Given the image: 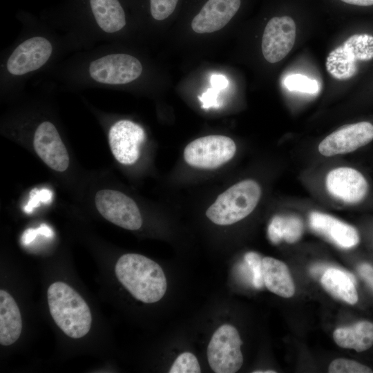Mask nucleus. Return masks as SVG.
Returning a JSON list of instances; mask_svg holds the SVG:
<instances>
[{
    "label": "nucleus",
    "instance_id": "nucleus-24",
    "mask_svg": "<svg viewBox=\"0 0 373 373\" xmlns=\"http://www.w3.org/2000/svg\"><path fill=\"white\" fill-rule=\"evenodd\" d=\"M201 368L196 356L191 352H183L175 360L169 373H200Z\"/></svg>",
    "mask_w": 373,
    "mask_h": 373
},
{
    "label": "nucleus",
    "instance_id": "nucleus-6",
    "mask_svg": "<svg viewBox=\"0 0 373 373\" xmlns=\"http://www.w3.org/2000/svg\"><path fill=\"white\" fill-rule=\"evenodd\" d=\"M373 59V36L356 34L332 50L325 62L327 72L334 78L346 80L358 70V62Z\"/></svg>",
    "mask_w": 373,
    "mask_h": 373
},
{
    "label": "nucleus",
    "instance_id": "nucleus-3",
    "mask_svg": "<svg viewBox=\"0 0 373 373\" xmlns=\"http://www.w3.org/2000/svg\"><path fill=\"white\" fill-rule=\"evenodd\" d=\"M115 273L131 294L143 303H156L166 293L167 283L162 267L143 255H122L115 264Z\"/></svg>",
    "mask_w": 373,
    "mask_h": 373
},
{
    "label": "nucleus",
    "instance_id": "nucleus-16",
    "mask_svg": "<svg viewBox=\"0 0 373 373\" xmlns=\"http://www.w3.org/2000/svg\"><path fill=\"white\" fill-rule=\"evenodd\" d=\"M309 224L314 231L341 248H352L359 242V235L354 227L328 214L312 212Z\"/></svg>",
    "mask_w": 373,
    "mask_h": 373
},
{
    "label": "nucleus",
    "instance_id": "nucleus-29",
    "mask_svg": "<svg viewBox=\"0 0 373 373\" xmlns=\"http://www.w3.org/2000/svg\"><path fill=\"white\" fill-rule=\"evenodd\" d=\"M358 269L360 275L373 288V267L363 263L358 267Z\"/></svg>",
    "mask_w": 373,
    "mask_h": 373
},
{
    "label": "nucleus",
    "instance_id": "nucleus-2",
    "mask_svg": "<svg viewBox=\"0 0 373 373\" xmlns=\"http://www.w3.org/2000/svg\"><path fill=\"white\" fill-rule=\"evenodd\" d=\"M88 12L79 18L53 26L71 36L81 50L116 43L126 31L128 20L119 0H88Z\"/></svg>",
    "mask_w": 373,
    "mask_h": 373
},
{
    "label": "nucleus",
    "instance_id": "nucleus-9",
    "mask_svg": "<svg viewBox=\"0 0 373 373\" xmlns=\"http://www.w3.org/2000/svg\"><path fill=\"white\" fill-rule=\"evenodd\" d=\"M95 204L108 221L128 230H137L142 224L140 211L135 201L124 193L112 189L96 193Z\"/></svg>",
    "mask_w": 373,
    "mask_h": 373
},
{
    "label": "nucleus",
    "instance_id": "nucleus-21",
    "mask_svg": "<svg viewBox=\"0 0 373 373\" xmlns=\"http://www.w3.org/2000/svg\"><path fill=\"white\" fill-rule=\"evenodd\" d=\"M303 224L296 216H276L268 227V235L274 243L285 240L289 243L296 242L302 236Z\"/></svg>",
    "mask_w": 373,
    "mask_h": 373
},
{
    "label": "nucleus",
    "instance_id": "nucleus-8",
    "mask_svg": "<svg viewBox=\"0 0 373 373\" xmlns=\"http://www.w3.org/2000/svg\"><path fill=\"white\" fill-rule=\"evenodd\" d=\"M236 151V144L230 137L207 135L190 142L184 149V158L193 167L215 169L229 161Z\"/></svg>",
    "mask_w": 373,
    "mask_h": 373
},
{
    "label": "nucleus",
    "instance_id": "nucleus-25",
    "mask_svg": "<svg viewBox=\"0 0 373 373\" xmlns=\"http://www.w3.org/2000/svg\"><path fill=\"white\" fill-rule=\"evenodd\" d=\"M329 373H372L369 367L353 360L337 358L334 360L328 368Z\"/></svg>",
    "mask_w": 373,
    "mask_h": 373
},
{
    "label": "nucleus",
    "instance_id": "nucleus-17",
    "mask_svg": "<svg viewBox=\"0 0 373 373\" xmlns=\"http://www.w3.org/2000/svg\"><path fill=\"white\" fill-rule=\"evenodd\" d=\"M22 330L19 308L13 297L0 290V343L8 346L15 343Z\"/></svg>",
    "mask_w": 373,
    "mask_h": 373
},
{
    "label": "nucleus",
    "instance_id": "nucleus-18",
    "mask_svg": "<svg viewBox=\"0 0 373 373\" xmlns=\"http://www.w3.org/2000/svg\"><path fill=\"white\" fill-rule=\"evenodd\" d=\"M263 281L272 293L284 298L291 297L295 287L287 265L282 261L271 258H262Z\"/></svg>",
    "mask_w": 373,
    "mask_h": 373
},
{
    "label": "nucleus",
    "instance_id": "nucleus-22",
    "mask_svg": "<svg viewBox=\"0 0 373 373\" xmlns=\"http://www.w3.org/2000/svg\"><path fill=\"white\" fill-rule=\"evenodd\" d=\"M180 0H148L151 18L157 21L168 19L175 11Z\"/></svg>",
    "mask_w": 373,
    "mask_h": 373
},
{
    "label": "nucleus",
    "instance_id": "nucleus-31",
    "mask_svg": "<svg viewBox=\"0 0 373 373\" xmlns=\"http://www.w3.org/2000/svg\"><path fill=\"white\" fill-rule=\"evenodd\" d=\"M39 234L37 229H27L21 236V242L24 245H28L35 240L37 235Z\"/></svg>",
    "mask_w": 373,
    "mask_h": 373
},
{
    "label": "nucleus",
    "instance_id": "nucleus-10",
    "mask_svg": "<svg viewBox=\"0 0 373 373\" xmlns=\"http://www.w3.org/2000/svg\"><path fill=\"white\" fill-rule=\"evenodd\" d=\"M32 143L36 153L50 169L59 172L68 169V153L52 121L44 119L35 124Z\"/></svg>",
    "mask_w": 373,
    "mask_h": 373
},
{
    "label": "nucleus",
    "instance_id": "nucleus-4",
    "mask_svg": "<svg viewBox=\"0 0 373 373\" xmlns=\"http://www.w3.org/2000/svg\"><path fill=\"white\" fill-rule=\"evenodd\" d=\"M51 316L58 327L68 336L79 338L89 332L92 316L84 298L64 282H55L47 291Z\"/></svg>",
    "mask_w": 373,
    "mask_h": 373
},
{
    "label": "nucleus",
    "instance_id": "nucleus-30",
    "mask_svg": "<svg viewBox=\"0 0 373 373\" xmlns=\"http://www.w3.org/2000/svg\"><path fill=\"white\" fill-rule=\"evenodd\" d=\"M211 84L213 88L221 90L228 85V80L222 75L214 74L211 77Z\"/></svg>",
    "mask_w": 373,
    "mask_h": 373
},
{
    "label": "nucleus",
    "instance_id": "nucleus-33",
    "mask_svg": "<svg viewBox=\"0 0 373 373\" xmlns=\"http://www.w3.org/2000/svg\"><path fill=\"white\" fill-rule=\"evenodd\" d=\"M345 3L359 6H370L373 5V0H341Z\"/></svg>",
    "mask_w": 373,
    "mask_h": 373
},
{
    "label": "nucleus",
    "instance_id": "nucleus-35",
    "mask_svg": "<svg viewBox=\"0 0 373 373\" xmlns=\"http://www.w3.org/2000/svg\"><path fill=\"white\" fill-rule=\"evenodd\" d=\"M254 373H275L276 371H274V370H267V371H260V370H258V371H254L253 372Z\"/></svg>",
    "mask_w": 373,
    "mask_h": 373
},
{
    "label": "nucleus",
    "instance_id": "nucleus-34",
    "mask_svg": "<svg viewBox=\"0 0 373 373\" xmlns=\"http://www.w3.org/2000/svg\"><path fill=\"white\" fill-rule=\"evenodd\" d=\"M37 229H38L39 233L44 236L52 237L53 236V231L51 229V228L45 224H41L37 228Z\"/></svg>",
    "mask_w": 373,
    "mask_h": 373
},
{
    "label": "nucleus",
    "instance_id": "nucleus-15",
    "mask_svg": "<svg viewBox=\"0 0 373 373\" xmlns=\"http://www.w3.org/2000/svg\"><path fill=\"white\" fill-rule=\"evenodd\" d=\"M241 0H206L191 21L197 33H210L222 29L237 14Z\"/></svg>",
    "mask_w": 373,
    "mask_h": 373
},
{
    "label": "nucleus",
    "instance_id": "nucleus-20",
    "mask_svg": "<svg viewBox=\"0 0 373 373\" xmlns=\"http://www.w3.org/2000/svg\"><path fill=\"white\" fill-rule=\"evenodd\" d=\"M333 338L341 347L358 352L365 351L373 345V323L361 321L350 327L338 328L334 332Z\"/></svg>",
    "mask_w": 373,
    "mask_h": 373
},
{
    "label": "nucleus",
    "instance_id": "nucleus-11",
    "mask_svg": "<svg viewBox=\"0 0 373 373\" xmlns=\"http://www.w3.org/2000/svg\"><path fill=\"white\" fill-rule=\"evenodd\" d=\"M108 139L115 158L122 164L131 165L139 158L146 133L140 124L130 119H121L110 126Z\"/></svg>",
    "mask_w": 373,
    "mask_h": 373
},
{
    "label": "nucleus",
    "instance_id": "nucleus-27",
    "mask_svg": "<svg viewBox=\"0 0 373 373\" xmlns=\"http://www.w3.org/2000/svg\"><path fill=\"white\" fill-rule=\"evenodd\" d=\"M52 200V192L48 189H38L34 188L30 193V198L27 204L24 207V211L31 213L35 208L38 207L41 203L49 204Z\"/></svg>",
    "mask_w": 373,
    "mask_h": 373
},
{
    "label": "nucleus",
    "instance_id": "nucleus-28",
    "mask_svg": "<svg viewBox=\"0 0 373 373\" xmlns=\"http://www.w3.org/2000/svg\"><path fill=\"white\" fill-rule=\"evenodd\" d=\"M217 96H218V89L211 88H209L207 92H205L200 99L203 104L204 108H208L213 106L217 103Z\"/></svg>",
    "mask_w": 373,
    "mask_h": 373
},
{
    "label": "nucleus",
    "instance_id": "nucleus-5",
    "mask_svg": "<svg viewBox=\"0 0 373 373\" xmlns=\"http://www.w3.org/2000/svg\"><path fill=\"white\" fill-rule=\"evenodd\" d=\"M260 195V186L256 181L242 180L221 193L207 209L206 215L216 224H232L254 210Z\"/></svg>",
    "mask_w": 373,
    "mask_h": 373
},
{
    "label": "nucleus",
    "instance_id": "nucleus-23",
    "mask_svg": "<svg viewBox=\"0 0 373 373\" xmlns=\"http://www.w3.org/2000/svg\"><path fill=\"white\" fill-rule=\"evenodd\" d=\"M285 84L289 90H296L307 93H315L318 90V82L300 74L288 75Z\"/></svg>",
    "mask_w": 373,
    "mask_h": 373
},
{
    "label": "nucleus",
    "instance_id": "nucleus-12",
    "mask_svg": "<svg viewBox=\"0 0 373 373\" xmlns=\"http://www.w3.org/2000/svg\"><path fill=\"white\" fill-rule=\"evenodd\" d=\"M296 34V23L291 17L271 18L265 28L262 38V52L265 59L274 64L285 58L294 46Z\"/></svg>",
    "mask_w": 373,
    "mask_h": 373
},
{
    "label": "nucleus",
    "instance_id": "nucleus-32",
    "mask_svg": "<svg viewBox=\"0 0 373 373\" xmlns=\"http://www.w3.org/2000/svg\"><path fill=\"white\" fill-rule=\"evenodd\" d=\"M331 267L325 264H316L310 268V273L315 277L322 276L325 271Z\"/></svg>",
    "mask_w": 373,
    "mask_h": 373
},
{
    "label": "nucleus",
    "instance_id": "nucleus-1",
    "mask_svg": "<svg viewBox=\"0 0 373 373\" xmlns=\"http://www.w3.org/2000/svg\"><path fill=\"white\" fill-rule=\"evenodd\" d=\"M16 39L0 56L2 97L19 95L34 76L44 74L72 53L81 50L74 39L49 23L21 19Z\"/></svg>",
    "mask_w": 373,
    "mask_h": 373
},
{
    "label": "nucleus",
    "instance_id": "nucleus-13",
    "mask_svg": "<svg viewBox=\"0 0 373 373\" xmlns=\"http://www.w3.org/2000/svg\"><path fill=\"white\" fill-rule=\"evenodd\" d=\"M373 140V125L361 122L344 126L327 135L318 145L320 153L334 156L352 152Z\"/></svg>",
    "mask_w": 373,
    "mask_h": 373
},
{
    "label": "nucleus",
    "instance_id": "nucleus-14",
    "mask_svg": "<svg viewBox=\"0 0 373 373\" xmlns=\"http://www.w3.org/2000/svg\"><path fill=\"white\" fill-rule=\"evenodd\" d=\"M328 192L347 204L363 200L368 190L366 179L358 171L350 167H338L330 171L325 180Z\"/></svg>",
    "mask_w": 373,
    "mask_h": 373
},
{
    "label": "nucleus",
    "instance_id": "nucleus-19",
    "mask_svg": "<svg viewBox=\"0 0 373 373\" xmlns=\"http://www.w3.org/2000/svg\"><path fill=\"white\" fill-rule=\"evenodd\" d=\"M321 283L334 297L351 305L358 301L356 280L351 274L331 267L321 277Z\"/></svg>",
    "mask_w": 373,
    "mask_h": 373
},
{
    "label": "nucleus",
    "instance_id": "nucleus-7",
    "mask_svg": "<svg viewBox=\"0 0 373 373\" xmlns=\"http://www.w3.org/2000/svg\"><path fill=\"white\" fill-rule=\"evenodd\" d=\"M242 340L238 330L224 324L213 333L207 347V358L216 373H234L243 363Z\"/></svg>",
    "mask_w": 373,
    "mask_h": 373
},
{
    "label": "nucleus",
    "instance_id": "nucleus-26",
    "mask_svg": "<svg viewBox=\"0 0 373 373\" xmlns=\"http://www.w3.org/2000/svg\"><path fill=\"white\" fill-rule=\"evenodd\" d=\"M245 260L251 271L253 285L256 288H261L264 285L262 258L255 252H249L246 254Z\"/></svg>",
    "mask_w": 373,
    "mask_h": 373
}]
</instances>
